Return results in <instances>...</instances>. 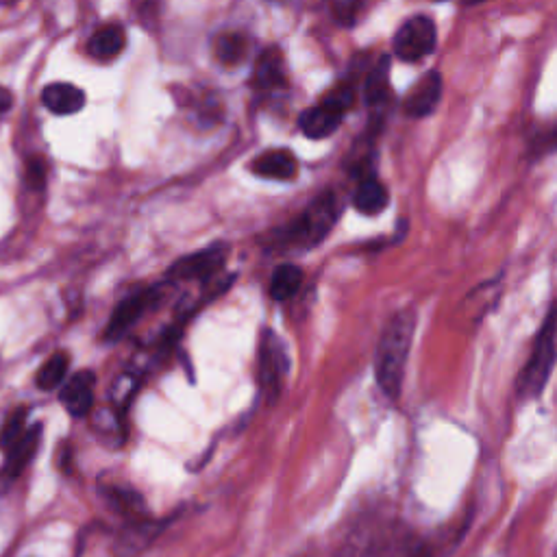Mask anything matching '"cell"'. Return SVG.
I'll list each match as a JSON object with an SVG mask.
<instances>
[{"label":"cell","instance_id":"6da1fadb","mask_svg":"<svg viewBox=\"0 0 557 557\" xmlns=\"http://www.w3.org/2000/svg\"><path fill=\"white\" fill-rule=\"evenodd\" d=\"M414 331L416 312L410 307H405L388 320V325L379 338L375 353V377L379 383V390L386 394L390 401H399L401 396Z\"/></svg>","mask_w":557,"mask_h":557},{"label":"cell","instance_id":"7a4b0ae2","mask_svg":"<svg viewBox=\"0 0 557 557\" xmlns=\"http://www.w3.org/2000/svg\"><path fill=\"white\" fill-rule=\"evenodd\" d=\"M407 529L381 512L360 514L346 527L333 557H390Z\"/></svg>","mask_w":557,"mask_h":557},{"label":"cell","instance_id":"3957f363","mask_svg":"<svg viewBox=\"0 0 557 557\" xmlns=\"http://www.w3.org/2000/svg\"><path fill=\"white\" fill-rule=\"evenodd\" d=\"M338 216H340L338 196L333 192L318 194L299 218L290 222L288 227H283L270 235V246H275V249L281 251L314 249V246L323 242L329 235V231L336 227Z\"/></svg>","mask_w":557,"mask_h":557},{"label":"cell","instance_id":"277c9868","mask_svg":"<svg viewBox=\"0 0 557 557\" xmlns=\"http://www.w3.org/2000/svg\"><path fill=\"white\" fill-rule=\"evenodd\" d=\"M557 362V303L544 316V323L531 346L529 360L516 379V394L521 401L538 399L547 388Z\"/></svg>","mask_w":557,"mask_h":557},{"label":"cell","instance_id":"5b68a950","mask_svg":"<svg viewBox=\"0 0 557 557\" xmlns=\"http://www.w3.org/2000/svg\"><path fill=\"white\" fill-rule=\"evenodd\" d=\"M355 103V88L351 83H342L333 88L318 105L303 111L299 118V129L309 140H325L333 135L344 120V114Z\"/></svg>","mask_w":557,"mask_h":557},{"label":"cell","instance_id":"8992f818","mask_svg":"<svg viewBox=\"0 0 557 557\" xmlns=\"http://www.w3.org/2000/svg\"><path fill=\"white\" fill-rule=\"evenodd\" d=\"M288 368L290 364H288L286 344L281 342V338L275 331L266 329L262 342H259V357H257V381L266 403H275L281 396Z\"/></svg>","mask_w":557,"mask_h":557},{"label":"cell","instance_id":"52a82bcc","mask_svg":"<svg viewBox=\"0 0 557 557\" xmlns=\"http://www.w3.org/2000/svg\"><path fill=\"white\" fill-rule=\"evenodd\" d=\"M436 44H438L436 22L427 16H414L410 20H405L399 27V31L394 33V40H392L394 57H399L401 61H412V64L436 51Z\"/></svg>","mask_w":557,"mask_h":557},{"label":"cell","instance_id":"ba28073f","mask_svg":"<svg viewBox=\"0 0 557 557\" xmlns=\"http://www.w3.org/2000/svg\"><path fill=\"white\" fill-rule=\"evenodd\" d=\"M229 246L225 244H214L209 249H203L198 253H192L188 257H181L177 264H172L170 277L181 279V281H205L225 266L227 262Z\"/></svg>","mask_w":557,"mask_h":557},{"label":"cell","instance_id":"9c48e42d","mask_svg":"<svg viewBox=\"0 0 557 557\" xmlns=\"http://www.w3.org/2000/svg\"><path fill=\"white\" fill-rule=\"evenodd\" d=\"M442 90H444V83H442L440 72L431 70V72L423 74V77H420L414 83V88L407 92L405 103H403V111L410 118L431 116L433 109L440 105Z\"/></svg>","mask_w":557,"mask_h":557},{"label":"cell","instance_id":"30bf717a","mask_svg":"<svg viewBox=\"0 0 557 557\" xmlns=\"http://www.w3.org/2000/svg\"><path fill=\"white\" fill-rule=\"evenodd\" d=\"M162 529H164V523L148 521V518H135V521H129V525L118 534L116 544H114V553L118 557L140 555L142 551L151 547V542L159 536V531Z\"/></svg>","mask_w":557,"mask_h":557},{"label":"cell","instance_id":"8fae6325","mask_svg":"<svg viewBox=\"0 0 557 557\" xmlns=\"http://www.w3.org/2000/svg\"><path fill=\"white\" fill-rule=\"evenodd\" d=\"M40 442H42V425L27 429V433L18 440L16 447L7 451L3 470H0V484L9 486L11 481L22 475V470L31 464L37 449H40Z\"/></svg>","mask_w":557,"mask_h":557},{"label":"cell","instance_id":"7c38bea8","mask_svg":"<svg viewBox=\"0 0 557 557\" xmlns=\"http://www.w3.org/2000/svg\"><path fill=\"white\" fill-rule=\"evenodd\" d=\"M153 296L155 292H140V294H133L129 296V299L122 301L118 307H116V312L111 314V320H109V325L105 329V338L109 342H116L120 340L125 333L138 323V318L146 312V307L148 305H153Z\"/></svg>","mask_w":557,"mask_h":557},{"label":"cell","instance_id":"4fadbf2b","mask_svg":"<svg viewBox=\"0 0 557 557\" xmlns=\"http://www.w3.org/2000/svg\"><path fill=\"white\" fill-rule=\"evenodd\" d=\"M94 388H96L94 373H90V370H81V373L70 377V381L59 394V401L72 416L81 418L92 410Z\"/></svg>","mask_w":557,"mask_h":557},{"label":"cell","instance_id":"5bb4252c","mask_svg":"<svg viewBox=\"0 0 557 557\" xmlns=\"http://www.w3.org/2000/svg\"><path fill=\"white\" fill-rule=\"evenodd\" d=\"M251 172L262 179L270 181H292L299 172V162H296L294 153L286 148H275V151H266L251 162Z\"/></svg>","mask_w":557,"mask_h":557},{"label":"cell","instance_id":"9a60e30c","mask_svg":"<svg viewBox=\"0 0 557 557\" xmlns=\"http://www.w3.org/2000/svg\"><path fill=\"white\" fill-rule=\"evenodd\" d=\"M253 83L257 90H277L288 83L286 74V59L279 48H266V51L257 57Z\"/></svg>","mask_w":557,"mask_h":557},{"label":"cell","instance_id":"2e32d148","mask_svg":"<svg viewBox=\"0 0 557 557\" xmlns=\"http://www.w3.org/2000/svg\"><path fill=\"white\" fill-rule=\"evenodd\" d=\"M388 198L390 196L386 185H383L373 172L360 175V181H357V188L353 194V207L357 212L362 216H377L388 207Z\"/></svg>","mask_w":557,"mask_h":557},{"label":"cell","instance_id":"e0dca14e","mask_svg":"<svg viewBox=\"0 0 557 557\" xmlns=\"http://www.w3.org/2000/svg\"><path fill=\"white\" fill-rule=\"evenodd\" d=\"M42 103L57 116H72L85 107V92L72 83H51L42 92Z\"/></svg>","mask_w":557,"mask_h":557},{"label":"cell","instance_id":"ac0fdd59","mask_svg":"<svg viewBox=\"0 0 557 557\" xmlns=\"http://www.w3.org/2000/svg\"><path fill=\"white\" fill-rule=\"evenodd\" d=\"M127 46V33L118 24H109V27L98 29L88 40V53L94 59H114L125 51Z\"/></svg>","mask_w":557,"mask_h":557},{"label":"cell","instance_id":"d6986e66","mask_svg":"<svg viewBox=\"0 0 557 557\" xmlns=\"http://www.w3.org/2000/svg\"><path fill=\"white\" fill-rule=\"evenodd\" d=\"M364 98L370 107H379L390 98V57L388 55H383L366 74Z\"/></svg>","mask_w":557,"mask_h":557},{"label":"cell","instance_id":"ffe728a7","mask_svg":"<svg viewBox=\"0 0 557 557\" xmlns=\"http://www.w3.org/2000/svg\"><path fill=\"white\" fill-rule=\"evenodd\" d=\"M251 42L242 33H222L214 42V55L222 66H240L249 57Z\"/></svg>","mask_w":557,"mask_h":557},{"label":"cell","instance_id":"44dd1931","mask_svg":"<svg viewBox=\"0 0 557 557\" xmlns=\"http://www.w3.org/2000/svg\"><path fill=\"white\" fill-rule=\"evenodd\" d=\"M303 286V270L294 264H283L270 279V296L275 301H290Z\"/></svg>","mask_w":557,"mask_h":557},{"label":"cell","instance_id":"7402d4cb","mask_svg":"<svg viewBox=\"0 0 557 557\" xmlns=\"http://www.w3.org/2000/svg\"><path fill=\"white\" fill-rule=\"evenodd\" d=\"M103 497H107L109 505L116 507V510L131 518H146V507H144V499L140 497L138 492L131 490V488H122V486H107L103 488Z\"/></svg>","mask_w":557,"mask_h":557},{"label":"cell","instance_id":"603a6c76","mask_svg":"<svg viewBox=\"0 0 557 557\" xmlns=\"http://www.w3.org/2000/svg\"><path fill=\"white\" fill-rule=\"evenodd\" d=\"M68 373V355L66 353H55L48 357L40 373L35 377V383L40 390H53L61 381L66 379Z\"/></svg>","mask_w":557,"mask_h":557},{"label":"cell","instance_id":"cb8c5ba5","mask_svg":"<svg viewBox=\"0 0 557 557\" xmlns=\"http://www.w3.org/2000/svg\"><path fill=\"white\" fill-rule=\"evenodd\" d=\"M27 416H29L27 407H18V410L11 412L9 418L5 420L3 429H0V449L5 453L9 449H14L18 440L27 433V429H24V425H27Z\"/></svg>","mask_w":557,"mask_h":557},{"label":"cell","instance_id":"d4e9b609","mask_svg":"<svg viewBox=\"0 0 557 557\" xmlns=\"http://www.w3.org/2000/svg\"><path fill=\"white\" fill-rule=\"evenodd\" d=\"M431 547L427 544V540L418 538L412 529H407L403 538L396 544L394 551L390 557H431Z\"/></svg>","mask_w":557,"mask_h":557},{"label":"cell","instance_id":"484cf974","mask_svg":"<svg viewBox=\"0 0 557 557\" xmlns=\"http://www.w3.org/2000/svg\"><path fill=\"white\" fill-rule=\"evenodd\" d=\"M24 179L31 190H42L46 183V164L42 157H29L27 168H24Z\"/></svg>","mask_w":557,"mask_h":557},{"label":"cell","instance_id":"4316f807","mask_svg":"<svg viewBox=\"0 0 557 557\" xmlns=\"http://www.w3.org/2000/svg\"><path fill=\"white\" fill-rule=\"evenodd\" d=\"M135 388H138V381H135L133 377H122L116 381L114 394H111V399H114V405H116V412H125V407L129 405Z\"/></svg>","mask_w":557,"mask_h":557},{"label":"cell","instance_id":"83f0119b","mask_svg":"<svg viewBox=\"0 0 557 557\" xmlns=\"http://www.w3.org/2000/svg\"><path fill=\"white\" fill-rule=\"evenodd\" d=\"M360 7V0H333V9L342 22H351L355 18V11Z\"/></svg>","mask_w":557,"mask_h":557},{"label":"cell","instance_id":"f1b7e54d","mask_svg":"<svg viewBox=\"0 0 557 557\" xmlns=\"http://www.w3.org/2000/svg\"><path fill=\"white\" fill-rule=\"evenodd\" d=\"M11 105H14V98H11V92L7 88H3V85H0V114H5V111H9Z\"/></svg>","mask_w":557,"mask_h":557},{"label":"cell","instance_id":"f546056e","mask_svg":"<svg viewBox=\"0 0 557 557\" xmlns=\"http://www.w3.org/2000/svg\"><path fill=\"white\" fill-rule=\"evenodd\" d=\"M3 5H11V3H16V0H0Z\"/></svg>","mask_w":557,"mask_h":557},{"label":"cell","instance_id":"4dcf8cb0","mask_svg":"<svg viewBox=\"0 0 557 557\" xmlns=\"http://www.w3.org/2000/svg\"><path fill=\"white\" fill-rule=\"evenodd\" d=\"M475 3H484V0H470V5H475Z\"/></svg>","mask_w":557,"mask_h":557},{"label":"cell","instance_id":"1f68e13d","mask_svg":"<svg viewBox=\"0 0 557 557\" xmlns=\"http://www.w3.org/2000/svg\"><path fill=\"white\" fill-rule=\"evenodd\" d=\"M301 557H309V555H301Z\"/></svg>","mask_w":557,"mask_h":557}]
</instances>
